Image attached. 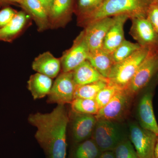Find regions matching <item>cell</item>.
<instances>
[{
	"mask_svg": "<svg viewBox=\"0 0 158 158\" xmlns=\"http://www.w3.org/2000/svg\"><path fill=\"white\" fill-rule=\"evenodd\" d=\"M153 0H105L99 8L90 16L77 22L85 27L89 23L106 17L126 15L129 19L145 17Z\"/></svg>",
	"mask_w": 158,
	"mask_h": 158,
	"instance_id": "7a4b0ae2",
	"label": "cell"
},
{
	"mask_svg": "<svg viewBox=\"0 0 158 158\" xmlns=\"http://www.w3.org/2000/svg\"><path fill=\"white\" fill-rule=\"evenodd\" d=\"M75 0H53L48 13L50 28H63L71 20Z\"/></svg>",
	"mask_w": 158,
	"mask_h": 158,
	"instance_id": "4fadbf2b",
	"label": "cell"
},
{
	"mask_svg": "<svg viewBox=\"0 0 158 158\" xmlns=\"http://www.w3.org/2000/svg\"><path fill=\"white\" fill-rule=\"evenodd\" d=\"M129 127V140L138 158H155V150L157 135L143 128L138 123H132Z\"/></svg>",
	"mask_w": 158,
	"mask_h": 158,
	"instance_id": "8992f818",
	"label": "cell"
},
{
	"mask_svg": "<svg viewBox=\"0 0 158 158\" xmlns=\"http://www.w3.org/2000/svg\"><path fill=\"white\" fill-rule=\"evenodd\" d=\"M77 114L72 124L73 135L76 144L89 139L97 121L95 115Z\"/></svg>",
	"mask_w": 158,
	"mask_h": 158,
	"instance_id": "e0dca14e",
	"label": "cell"
},
{
	"mask_svg": "<svg viewBox=\"0 0 158 158\" xmlns=\"http://www.w3.org/2000/svg\"><path fill=\"white\" fill-rule=\"evenodd\" d=\"M105 0H76L74 1V12L76 15L77 22L91 14L100 7Z\"/></svg>",
	"mask_w": 158,
	"mask_h": 158,
	"instance_id": "603a6c76",
	"label": "cell"
},
{
	"mask_svg": "<svg viewBox=\"0 0 158 158\" xmlns=\"http://www.w3.org/2000/svg\"><path fill=\"white\" fill-rule=\"evenodd\" d=\"M141 48L137 43H135L124 40L112 54L113 61L115 64L121 62Z\"/></svg>",
	"mask_w": 158,
	"mask_h": 158,
	"instance_id": "484cf974",
	"label": "cell"
},
{
	"mask_svg": "<svg viewBox=\"0 0 158 158\" xmlns=\"http://www.w3.org/2000/svg\"><path fill=\"white\" fill-rule=\"evenodd\" d=\"M155 158H158V135L157 137L156 143L155 150Z\"/></svg>",
	"mask_w": 158,
	"mask_h": 158,
	"instance_id": "836d02e7",
	"label": "cell"
},
{
	"mask_svg": "<svg viewBox=\"0 0 158 158\" xmlns=\"http://www.w3.org/2000/svg\"><path fill=\"white\" fill-rule=\"evenodd\" d=\"M9 4H11L8 0H0V8L2 7H4V6L5 7Z\"/></svg>",
	"mask_w": 158,
	"mask_h": 158,
	"instance_id": "d6a6232c",
	"label": "cell"
},
{
	"mask_svg": "<svg viewBox=\"0 0 158 158\" xmlns=\"http://www.w3.org/2000/svg\"><path fill=\"white\" fill-rule=\"evenodd\" d=\"M89 54L90 50L83 30L74 40L71 47L65 51L60 58L62 72L73 71L88 59Z\"/></svg>",
	"mask_w": 158,
	"mask_h": 158,
	"instance_id": "9c48e42d",
	"label": "cell"
},
{
	"mask_svg": "<svg viewBox=\"0 0 158 158\" xmlns=\"http://www.w3.org/2000/svg\"><path fill=\"white\" fill-rule=\"evenodd\" d=\"M131 98L125 90H118L107 104L99 110L95 115L97 119L117 121L126 112Z\"/></svg>",
	"mask_w": 158,
	"mask_h": 158,
	"instance_id": "7c38bea8",
	"label": "cell"
},
{
	"mask_svg": "<svg viewBox=\"0 0 158 158\" xmlns=\"http://www.w3.org/2000/svg\"><path fill=\"white\" fill-rule=\"evenodd\" d=\"M29 17L24 11H18L9 24L0 28V41L13 42L28 27Z\"/></svg>",
	"mask_w": 158,
	"mask_h": 158,
	"instance_id": "2e32d148",
	"label": "cell"
},
{
	"mask_svg": "<svg viewBox=\"0 0 158 158\" xmlns=\"http://www.w3.org/2000/svg\"><path fill=\"white\" fill-rule=\"evenodd\" d=\"M102 152L91 138L77 144L72 151L70 158H98Z\"/></svg>",
	"mask_w": 158,
	"mask_h": 158,
	"instance_id": "7402d4cb",
	"label": "cell"
},
{
	"mask_svg": "<svg viewBox=\"0 0 158 158\" xmlns=\"http://www.w3.org/2000/svg\"><path fill=\"white\" fill-rule=\"evenodd\" d=\"M146 18L158 35V0H153L150 4Z\"/></svg>",
	"mask_w": 158,
	"mask_h": 158,
	"instance_id": "f1b7e54d",
	"label": "cell"
},
{
	"mask_svg": "<svg viewBox=\"0 0 158 158\" xmlns=\"http://www.w3.org/2000/svg\"><path fill=\"white\" fill-rule=\"evenodd\" d=\"M98 158H115L113 151L103 152Z\"/></svg>",
	"mask_w": 158,
	"mask_h": 158,
	"instance_id": "1f68e13d",
	"label": "cell"
},
{
	"mask_svg": "<svg viewBox=\"0 0 158 158\" xmlns=\"http://www.w3.org/2000/svg\"><path fill=\"white\" fill-rule=\"evenodd\" d=\"M120 89L109 83L104 88L100 90L95 98L99 109H102L107 104Z\"/></svg>",
	"mask_w": 158,
	"mask_h": 158,
	"instance_id": "4316f807",
	"label": "cell"
},
{
	"mask_svg": "<svg viewBox=\"0 0 158 158\" xmlns=\"http://www.w3.org/2000/svg\"><path fill=\"white\" fill-rule=\"evenodd\" d=\"M70 104L72 110L77 114L96 115L99 110L95 100L75 98Z\"/></svg>",
	"mask_w": 158,
	"mask_h": 158,
	"instance_id": "d4e9b609",
	"label": "cell"
},
{
	"mask_svg": "<svg viewBox=\"0 0 158 158\" xmlns=\"http://www.w3.org/2000/svg\"><path fill=\"white\" fill-rule=\"evenodd\" d=\"M158 77V75L154 82L153 81L156 77L152 81L142 90L144 92L140 97L137 107L138 124L143 128L151 131L157 135H158V124L154 112L153 98L154 89Z\"/></svg>",
	"mask_w": 158,
	"mask_h": 158,
	"instance_id": "52a82bcc",
	"label": "cell"
},
{
	"mask_svg": "<svg viewBox=\"0 0 158 158\" xmlns=\"http://www.w3.org/2000/svg\"><path fill=\"white\" fill-rule=\"evenodd\" d=\"M19 5L34 20L39 32L50 29L48 13L39 0H22Z\"/></svg>",
	"mask_w": 158,
	"mask_h": 158,
	"instance_id": "ac0fdd59",
	"label": "cell"
},
{
	"mask_svg": "<svg viewBox=\"0 0 158 158\" xmlns=\"http://www.w3.org/2000/svg\"><path fill=\"white\" fill-rule=\"evenodd\" d=\"M18 11L9 6H5L0 10V28L5 27L13 19Z\"/></svg>",
	"mask_w": 158,
	"mask_h": 158,
	"instance_id": "f546056e",
	"label": "cell"
},
{
	"mask_svg": "<svg viewBox=\"0 0 158 158\" xmlns=\"http://www.w3.org/2000/svg\"><path fill=\"white\" fill-rule=\"evenodd\" d=\"M114 21V16L104 18L89 23L84 27L90 52L102 48L105 37Z\"/></svg>",
	"mask_w": 158,
	"mask_h": 158,
	"instance_id": "8fae6325",
	"label": "cell"
},
{
	"mask_svg": "<svg viewBox=\"0 0 158 158\" xmlns=\"http://www.w3.org/2000/svg\"><path fill=\"white\" fill-rule=\"evenodd\" d=\"M87 60L102 76L107 79L115 64L112 54L103 48L90 52Z\"/></svg>",
	"mask_w": 158,
	"mask_h": 158,
	"instance_id": "ffe728a7",
	"label": "cell"
},
{
	"mask_svg": "<svg viewBox=\"0 0 158 158\" xmlns=\"http://www.w3.org/2000/svg\"><path fill=\"white\" fill-rule=\"evenodd\" d=\"M108 82L99 81L91 84L83 85H77L74 94V99L85 98L95 100L96 95Z\"/></svg>",
	"mask_w": 158,
	"mask_h": 158,
	"instance_id": "cb8c5ba5",
	"label": "cell"
},
{
	"mask_svg": "<svg viewBox=\"0 0 158 158\" xmlns=\"http://www.w3.org/2000/svg\"><path fill=\"white\" fill-rule=\"evenodd\" d=\"M158 74V51H150L125 90L133 97L146 88Z\"/></svg>",
	"mask_w": 158,
	"mask_h": 158,
	"instance_id": "5b68a950",
	"label": "cell"
},
{
	"mask_svg": "<svg viewBox=\"0 0 158 158\" xmlns=\"http://www.w3.org/2000/svg\"><path fill=\"white\" fill-rule=\"evenodd\" d=\"M39 1L44 7L48 15L53 0H39Z\"/></svg>",
	"mask_w": 158,
	"mask_h": 158,
	"instance_id": "4dcf8cb0",
	"label": "cell"
},
{
	"mask_svg": "<svg viewBox=\"0 0 158 158\" xmlns=\"http://www.w3.org/2000/svg\"><path fill=\"white\" fill-rule=\"evenodd\" d=\"M53 83L52 79L37 73L30 77L27 82L28 89L34 100L42 98L48 95Z\"/></svg>",
	"mask_w": 158,
	"mask_h": 158,
	"instance_id": "44dd1931",
	"label": "cell"
},
{
	"mask_svg": "<svg viewBox=\"0 0 158 158\" xmlns=\"http://www.w3.org/2000/svg\"><path fill=\"white\" fill-rule=\"evenodd\" d=\"M113 151L115 158H138L135 150L128 138L122 141Z\"/></svg>",
	"mask_w": 158,
	"mask_h": 158,
	"instance_id": "83f0119b",
	"label": "cell"
},
{
	"mask_svg": "<svg viewBox=\"0 0 158 158\" xmlns=\"http://www.w3.org/2000/svg\"><path fill=\"white\" fill-rule=\"evenodd\" d=\"M32 69L38 73L52 79L57 77L61 70L60 59L54 56L50 52L39 55L33 61Z\"/></svg>",
	"mask_w": 158,
	"mask_h": 158,
	"instance_id": "9a60e30c",
	"label": "cell"
},
{
	"mask_svg": "<svg viewBox=\"0 0 158 158\" xmlns=\"http://www.w3.org/2000/svg\"><path fill=\"white\" fill-rule=\"evenodd\" d=\"M8 1L11 3V4H15V3H18L19 4L21 2L22 0H8Z\"/></svg>",
	"mask_w": 158,
	"mask_h": 158,
	"instance_id": "e575fe53",
	"label": "cell"
},
{
	"mask_svg": "<svg viewBox=\"0 0 158 158\" xmlns=\"http://www.w3.org/2000/svg\"><path fill=\"white\" fill-rule=\"evenodd\" d=\"M114 21L109 29L104 41L102 48L112 54L116 48L125 40L124 26L129 17L126 15L114 16Z\"/></svg>",
	"mask_w": 158,
	"mask_h": 158,
	"instance_id": "5bb4252c",
	"label": "cell"
},
{
	"mask_svg": "<svg viewBox=\"0 0 158 158\" xmlns=\"http://www.w3.org/2000/svg\"><path fill=\"white\" fill-rule=\"evenodd\" d=\"M28 120L37 128L35 139L47 158H66L69 118L64 105H58L50 113L31 114Z\"/></svg>",
	"mask_w": 158,
	"mask_h": 158,
	"instance_id": "6da1fadb",
	"label": "cell"
},
{
	"mask_svg": "<svg viewBox=\"0 0 158 158\" xmlns=\"http://www.w3.org/2000/svg\"><path fill=\"white\" fill-rule=\"evenodd\" d=\"M76 87L73 71L61 72L54 82L47 102L58 105L70 104L74 99Z\"/></svg>",
	"mask_w": 158,
	"mask_h": 158,
	"instance_id": "ba28073f",
	"label": "cell"
},
{
	"mask_svg": "<svg viewBox=\"0 0 158 158\" xmlns=\"http://www.w3.org/2000/svg\"><path fill=\"white\" fill-rule=\"evenodd\" d=\"M149 51L148 48L141 47L127 59L115 64L108 78L109 83L125 90Z\"/></svg>",
	"mask_w": 158,
	"mask_h": 158,
	"instance_id": "3957f363",
	"label": "cell"
},
{
	"mask_svg": "<svg viewBox=\"0 0 158 158\" xmlns=\"http://www.w3.org/2000/svg\"><path fill=\"white\" fill-rule=\"evenodd\" d=\"M132 25L130 34L141 47L151 51H158V35L145 17L131 19Z\"/></svg>",
	"mask_w": 158,
	"mask_h": 158,
	"instance_id": "30bf717a",
	"label": "cell"
},
{
	"mask_svg": "<svg viewBox=\"0 0 158 158\" xmlns=\"http://www.w3.org/2000/svg\"><path fill=\"white\" fill-rule=\"evenodd\" d=\"M74 80L77 85L91 84L99 81L109 83V80L102 75L88 60L73 71Z\"/></svg>",
	"mask_w": 158,
	"mask_h": 158,
	"instance_id": "d6986e66",
	"label": "cell"
},
{
	"mask_svg": "<svg viewBox=\"0 0 158 158\" xmlns=\"http://www.w3.org/2000/svg\"><path fill=\"white\" fill-rule=\"evenodd\" d=\"M92 139L102 152L113 151L127 139L125 130L117 121L99 119L94 130Z\"/></svg>",
	"mask_w": 158,
	"mask_h": 158,
	"instance_id": "277c9868",
	"label": "cell"
}]
</instances>
